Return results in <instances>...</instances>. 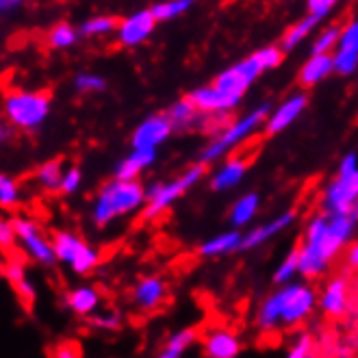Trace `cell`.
I'll return each mask as SVG.
<instances>
[{"instance_id":"cell-1","label":"cell","mask_w":358,"mask_h":358,"mask_svg":"<svg viewBox=\"0 0 358 358\" xmlns=\"http://www.w3.org/2000/svg\"><path fill=\"white\" fill-rule=\"evenodd\" d=\"M358 230V213L350 215H326L315 213L306 226L298 245L300 276L306 280L322 278L330 263L341 255V250L354 241Z\"/></svg>"},{"instance_id":"cell-2","label":"cell","mask_w":358,"mask_h":358,"mask_svg":"<svg viewBox=\"0 0 358 358\" xmlns=\"http://www.w3.org/2000/svg\"><path fill=\"white\" fill-rule=\"evenodd\" d=\"M263 74L261 66L255 61V57H245L237 61L235 66H230L222 70L215 80L210 85L196 87L194 92H189V100L194 102V107L206 115H226L230 111H235L243 96L250 92V87L255 85V80Z\"/></svg>"},{"instance_id":"cell-3","label":"cell","mask_w":358,"mask_h":358,"mask_svg":"<svg viewBox=\"0 0 358 358\" xmlns=\"http://www.w3.org/2000/svg\"><path fill=\"white\" fill-rule=\"evenodd\" d=\"M320 306V293L308 282H291L278 287L259 304L255 324L261 332L291 330L304 324Z\"/></svg>"},{"instance_id":"cell-4","label":"cell","mask_w":358,"mask_h":358,"mask_svg":"<svg viewBox=\"0 0 358 358\" xmlns=\"http://www.w3.org/2000/svg\"><path fill=\"white\" fill-rule=\"evenodd\" d=\"M145 204H148V187H143L139 180L111 178L98 189L90 215L98 228H104L122 217L135 215L139 210L143 213Z\"/></svg>"},{"instance_id":"cell-5","label":"cell","mask_w":358,"mask_h":358,"mask_svg":"<svg viewBox=\"0 0 358 358\" xmlns=\"http://www.w3.org/2000/svg\"><path fill=\"white\" fill-rule=\"evenodd\" d=\"M269 113H271V104L261 102L255 109H250L248 113L230 120L224 129H220V133L206 143V148L200 152V163L202 165H210L217 161L222 163L226 159V155L237 150L239 145H243L248 139H252L259 131H263Z\"/></svg>"},{"instance_id":"cell-6","label":"cell","mask_w":358,"mask_h":358,"mask_svg":"<svg viewBox=\"0 0 358 358\" xmlns=\"http://www.w3.org/2000/svg\"><path fill=\"white\" fill-rule=\"evenodd\" d=\"M322 213H358V152H348L341 157L334 178L328 180L322 192Z\"/></svg>"},{"instance_id":"cell-7","label":"cell","mask_w":358,"mask_h":358,"mask_svg":"<svg viewBox=\"0 0 358 358\" xmlns=\"http://www.w3.org/2000/svg\"><path fill=\"white\" fill-rule=\"evenodd\" d=\"M52 109V100L46 92L37 90H11L5 96L3 111L11 129L33 133L46 124Z\"/></svg>"},{"instance_id":"cell-8","label":"cell","mask_w":358,"mask_h":358,"mask_svg":"<svg viewBox=\"0 0 358 358\" xmlns=\"http://www.w3.org/2000/svg\"><path fill=\"white\" fill-rule=\"evenodd\" d=\"M206 174V165L196 163V165H189L187 170L176 176L174 180H167V182H155L148 187V204L143 208V220L145 222H152L157 217H161L165 210H170L174 206V202L185 196L189 189H194L196 185H200V180Z\"/></svg>"},{"instance_id":"cell-9","label":"cell","mask_w":358,"mask_h":358,"mask_svg":"<svg viewBox=\"0 0 358 358\" xmlns=\"http://www.w3.org/2000/svg\"><path fill=\"white\" fill-rule=\"evenodd\" d=\"M55 257L59 263L68 265L76 276H90V273L100 265V250L85 241L80 235L72 230H59L52 235Z\"/></svg>"},{"instance_id":"cell-10","label":"cell","mask_w":358,"mask_h":358,"mask_svg":"<svg viewBox=\"0 0 358 358\" xmlns=\"http://www.w3.org/2000/svg\"><path fill=\"white\" fill-rule=\"evenodd\" d=\"M13 228H15V241L22 248L27 259L39 265H52L57 261L52 237H48L37 222H33L27 215H20L13 217Z\"/></svg>"},{"instance_id":"cell-11","label":"cell","mask_w":358,"mask_h":358,"mask_svg":"<svg viewBox=\"0 0 358 358\" xmlns=\"http://www.w3.org/2000/svg\"><path fill=\"white\" fill-rule=\"evenodd\" d=\"M155 29H157V17H155L152 9L150 7L137 9L129 15L120 17L115 39L122 48H137L152 37Z\"/></svg>"},{"instance_id":"cell-12","label":"cell","mask_w":358,"mask_h":358,"mask_svg":"<svg viewBox=\"0 0 358 358\" xmlns=\"http://www.w3.org/2000/svg\"><path fill=\"white\" fill-rule=\"evenodd\" d=\"M174 126L167 117V113H152L143 117L131 135V148L133 150H157L167 139L172 137Z\"/></svg>"},{"instance_id":"cell-13","label":"cell","mask_w":358,"mask_h":358,"mask_svg":"<svg viewBox=\"0 0 358 358\" xmlns=\"http://www.w3.org/2000/svg\"><path fill=\"white\" fill-rule=\"evenodd\" d=\"M306 107H308L306 94H291V96H287L280 104H276V107L271 109V113H269V117H267V122L263 126V133L267 137L285 133L289 126H293L302 117Z\"/></svg>"},{"instance_id":"cell-14","label":"cell","mask_w":358,"mask_h":358,"mask_svg":"<svg viewBox=\"0 0 358 358\" xmlns=\"http://www.w3.org/2000/svg\"><path fill=\"white\" fill-rule=\"evenodd\" d=\"M170 296V287H167L165 278L150 273V276H143L135 282L131 291V302L139 313H155L161 308Z\"/></svg>"},{"instance_id":"cell-15","label":"cell","mask_w":358,"mask_h":358,"mask_svg":"<svg viewBox=\"0 0 358 358\" xmlns=\"http://www.w3.org/2000/svg\"><path fill=\"white\" fill-rule=\"evenodd\" d=\"M243 350L241 336L226 326H213L202 334V352L206 358H237Z\"/></svg>"},{"instance_id":"cell-16","label":"cell","mask_w":358,"mask_h":358,"mask_svg":"<svg viewBox=\"0 0 358 358\" xmlns=\"http://www.w3.org/2000/svg\"><path fill=\"white\" fill-rule=\"evenodd\" d=\"M248 167H250V161L245 157H228L224 159L213 172H210L208 176V185L213 192H233V189H237L245 174H248Z\"/></svg>"},{"instance_id":"cell-17","label":"cell","mask_w":358,"mask_h":358,"mask_svg":"<svg viewBox=\"0 0 358 358\" xmlns=\"http://www.w3.org/2000/svg\"><path fill=\"white\" fill-rule=\"evenodd\" d=\"M350 306V285L343 276H332L320 291V308L330 320H339Z\"/></svg>"},{"instance_id":"cell-18","label":"cell","mask_w":358,"mask_h":358,"mask_svg":"<svg viewBox=\"0 0 358 358\" xmlns=\"http://www.w3.org/2000/svg\"><path fill=\"white\" fill-rule=\"evenodd\" d=\"M296 222V213L293 210H285V213L276 215L273 220L265 222V224H259L255 228H250L248 233L243 235V250H255V248H261L263 243H267L269 239H273L276 235L285 233L287 228L293 226Z\"/></svg>"},{"instance_id":"cell-19","label":"cell","mask_w":358,"mask_h":358,"mask_svg":"<svg viewBox=\"0 0 358 358\" xmlns=\"http://www.w3.org/2000/svg\"><path fill=\"white\" fill-rule=\"evenodd\" d=\"M66 306L78 317L92 320L96 313L102 310V296L92 285H78L66 293Z\"/></svg>"},{"instance_id":"cell-20","label":"cell","mask_w":358,"mask_h":358,"mask_svg":"<svg viewBox=\"0 0 358 358\" xmlns=\"http://www.w3.org/2000/svg\"><path fill=\"white\" fill-rule=\"evenodd\" d=\"M243 250V233L241 230L230 228L226 233L208 237L206 241H202L198 245V255L204 259H220V257H228L235 255V252Z\"/></svg>"},{"instance_id":"cell-21","label":"cell","mask_w":358,"mask_h":358,"mask_svg":"<svg viewBox=\"0 0 358 358\" xmlns=\"http://www.w3.org/2000/svg\"><path fill=\"white\" fill-rule=\"evenodd\" d=\"M157 161V150H131L113 167V178L139 180V176Z\"/></svg>"},{"instance_id":"cell-22","label":"cell","mask_w":358,"mask_h":358,"mask_svg":"<svg viewBox=\"0 0 358 358\" xmlns=\"http://www.w3.org/2000/svg\"><path fill=\"white\" fill-rule=\"evenodd\" d=\"M167 117H170L174 131H185V133L202 129L204 120H206V115H202L189 98H180V100L172 102L170 109H167Z\"/></svg>"},{"instance_id":"cell-23","label":"cell","mask_w":358,"mask_h":358,"mask_svg":"<svg viewBox=\"0 0 358 358\" xmlns=\"http://www.w3.org/2000/svg\"><path fill=\"white\" fill-rule=\"evenodd\" d=\"M330 74H334V61L332 55H310L306 63L300 68L298 83L302 87H315L322 80H326Z\"/></svg>"},{"instance_id":"cell-24","label":"cell","mask_w":358,"mask_h":358,"mask_svg":"<svg viewBox=\"0 0 358 358\" xmlns=\"http://www.w3.org/2000/svg\"><path fill=\"white\" fill-rule=\"evenodd\" d=\"M259 208H261V196L257 192H248V194L239 196L233 202V206H230V210H228L230 226H233L235 230H241V228L250 226L252 222H255Z\"/></svg>"},{"instance_id":"cell-25","label":"cell","mask_w":358,"mask_h":358,"mask_svg":"<svg viewBox=\"0 0 358 358\" xmlns=\"http://www.w3.org/2000/svg\"><path fill=\"white\" fill-rule=\"evenodd\" d=\"M320 24H322V20H317V17H313V15H304V17H300L298 22H293L287 31H285V35H282V39H280V48L285 50V55L287 52H291V50H296L298 46H302L304 41L320 29Z\"/></svg>"},{"instance_id":"cell-26","label":"cell","mask_w":358,"mask_h":358,"mask_svg":"<svg viewBox=\"0 0 358 358\" xmlns=\"http://www.w3.org/2000/svg\"><path fill=\"white\" fill-rule=\"evenodd\" d=\"M198 341V330L196 328H180L167 336L163 348L155 354V358H182L187 350Z\"/></svg>"},{"instance_id":"cell-27","label":"cell","mask_w":358,"mask_h":358,"mask_svg":"<svg viewBox=\"0 0 358 358\" xmlns=\"http://www.w3.org/2000/svg\"><path fill=\"white\" fill-rule=\"evenodd\" d=\"M63 163L59 159H50L46 163H41L35 172V182L39 189H44L48 194H61V182H63Z\"/></svg>"},{"instance_id":"cell-28","label":"cell","mask_w":358,"mask_h":358,"mask_svg":"<svg viewBox=\"0 0 358 358\" xmlns=\"http://www.w3.org/2000/svg\"><path fill=\"white\" fill-rule=\"evenodd\" d=\"M117 24H120V20L115 15L98 13V15L87 17L85 22H80L78 31L83 37H107L111 33H117Z\"/></svg>"},{"instance_id":"cell-29","label":"cell","mask_w":358,"mask_h":358,"mask_svg":"<svg viewBox=\"0 0 358 358\" xmlns=\"http://www.w3.org/2000/svg\"><path fill=\"white\" fill-rule=\"evenodd\" d=\"M339 44H341V27L328 24L315 35L310 44V55H334Z\"/></svg>"},{"instance_id":"cell-30","label":"cell","mask_w":358,"mask_h":358,"mask_svg":"<svg viewBox=\"0 0 358 358\" xmlns=\"http://www.w3.org/2000/svg\"><path fill=\"white\" fill-rule=\"evenodd\" d=\"M78 37H80V31L76 27H72L70 22H59L48 31L46 41L52 50H68L76 44Z\"/></svg>"},{"instance_id":"cell-31","label":"cell","mask_w":358,"mask_h":358,"mask_svg":"<svg viewBox=\"0 0 358 358\" xmlns=\"http://www.w3.org/2000/svg\"><path fill=\"white\" fill-rule=\"evenodd\" d=\"M300 273V257H298V248L291 250L289 255L278 263V267L273 269V285L276 287H285V285H291L296 282V276Z\"/></svg>"},{"instance_id":"cell-32","label":"cell","mask_w":358,"mask_h":358,"mask_svg":"<svg viewBox=\"0 0 358 358\" xmlns=\"http://www.w3.org/2000/svg\"><path fill=\"white\" fill-rule=\"evenodd\" d=\"M192 7L194 0H163V3H157L150 9L157 17V22H172V20L185 15Z\"/></svg>"},{"instance_id":"cell-33","label":"cell","mask_w":358,"mask_h":358,"mask_svg":"<svg viewBox=\"0 0 358 358\" xmlns=\"http://www.w3.org/2000/svg\"><path fill=\"white\" fill-rule=\"evenodd\" d=\"M252 57H255V61L259 63L263 74H265L269 70H278L282 66L285 50L280 48V44H273V46H263V48L255 50V52H252Z\"/></svg>"},{"instance_id":"cell-34","label":"cell","mask_w":358,"mask_h":358,"mask_svg":"<svg viewBox=\"0 0 358 358\" xmlns=\"http://www.w3.org/2000/svg\"><path fill=\"white\" fill-rule=\"evenodd\" d=\"M20 200H22V187L13 176L3 174L0 176V206L13 208L20 204Z\"/></svg>"},{"instance_id":"cell-35","label":"cell","mask_w":358,"mask_h":358,"mask_svg":"<svg viewBox=\"0 0 358 358\" xmlns=\"http://www.w3.org/2000/svg\"><path fill=\"white\" fill-rule=\"evenodd\" d=\"M74 90L78 94H102L107 90V80L96 72H80L74 76Z\"/></svg>"},{"instance_id":"cell-36","label":"cell","mask_w":358,"mask_h":358,"mask_svg":"<svg viewBox=\"0 0 358 358\" xmlns=\"http://www.w3.org/2000/svg\"><path fill=\"white\" fill-rule=\"evenodd\" d=\"M92 328L102 330V332H115L122 328V313L115 308H102L90 320Z\"/></svg>"},{"instance_id":"cell-37","label":"cell","mask_w":358,"mask_h":358,"mask_svg":"<svg viewBox=\"0 0 358 358\" xmlns=\"http://www.w3.org/2000/svg\"><path fill=\"white\" fill-rule=\"evenodd\" d=\"M332 61H334V74L354 76L358 72V52L336 48V52L332 55Z\"/></svg>"},{"instance_id":"cell-38","label":"cell","mask_w":358,"mask_h":358,"mask_svg":"<svg viewBox=\"0 0 358 358\" xmlns=\"http://www.w3.org/2000/svg\"><path fill=\"white\" fill-rule=\"evenodd\" d=\"M287 358H315L313 352V339L306 332H300L291 339L287 348Z\"/></svg>"},{"instance_id":"cell-39","label":"cell","mask_w":358,"mask_h":358,"mask_svg":"<svg viewBox=\"0 0 358 358\" xmlns=\"http://www.w3.org/2000/svg\"><path fill=\"white\" fill-rule=\"evenodd\" d=\"M339 48L350 50V52H358V15L352 17L345 27H341V44Z\"/></svg>"},{"instance_id":"cell-40","label":"cell","mask_w":358,"mask_h":358,"mask_svg":"<svg viewBox=\"0 0 358 358\" xmlns=\"http://www.w3.org/2000/svg\"><path fill=\"white\" fill-rule=\"evenodd\" d=\"M80 185H83V172L78 170V167H68L66 174H63L61 194L72 196V194H76V192H78Z\"/></svg>"},{"instance_id":"cell-41","label":"cell","mask_w":358,"mask_h":358,"mask_svg":"<svg viewBox=\"0 0 358 358\" xmlns=\"http://www.w3.org/2000/svg\"><path fill=\"white\" fill-rule=\"evenodd\" d=\"M334 7H336L334 0H308V3H306V13L324 22V17H328L334 11Z\"/></svg>"},{"instance_id":"cell-42","label":"cell","mask_w":358,"mask_h":358,"mask_svg":"<svg viewBox=\"0 0 358 358\" xmlns=\"http://www.w3.org/2000/svg\"><path fill=\"white\" fill-rule=\"evenodd\" d=\"M5 276H7V280L15 287L17 282H22L24 278H29V273H27V269H24L22 261L11 259V261L5 265Z\"/></svg>"},{"instance_id":"cell-43","label":"cell","mask_w":358,"mask_h":358,"mask_svg":"<svg viewBox=\"0 0 358 358\" xmlns=\"http://www.w3.org/2000/svg\"><path fill=\"white\" fill-rule=\"evenodd\" d=\"M13 243H17L15 241V228H13V220H3L0 222V245H3L5 250L9 248V245H13Z\"/></svg>"},{"instance_id":"cell-44","label":"cell","mask_w":358,"mask_h":358,"mask_svg":"<svg viewBox=\"0 0 358 358\" xmlns=\"http://www.w3.org/2000/svg\"><path fill=\"white\" fill-rule=\"evenodd\" d=\"M13 289H15V293H17V298L22 300L24 304H29V302L35 300V285L31 282V278H24L22 282H17Z\"/></svg>"},{"instance_id":"cell-45","label":"cell","mask_w":358,"mask_h":358,"mask_svg":"<svg viewBox=\"0 0 358 358\" xmlns=\"http://www.w3.org/2000/svg\"><path fill=\"white\" fill-rule=\"evenodd\" d=\"M52 358H83V356H80V350L74 343H61V345L55 348Z\"/></svg>"},{"instance_id":"cell-46","label":"cell","mask_w":358,"mask_h":358,"mask_svg":"<svg viewBox=\"0 0 358 358\" xmlns=\"http://www.w3.org/2000/svg\"><path fill=\"white\" fill-rule=\"evenodd\" d=\"M345 265L350 269H358V239H354L345 250Z\"/></svg>"},{"instance_id":"cell-47","label":"cell","mask_w":358,"mask_h":358,"mask_svg":"<svg viewBox=\"0 0 358 358\" xmlns=\"http://www.w3.org/2000/svg\"><path fill=\"white\" fill-rule=\"evenodd\" d=\"M20 7H22V3H20V0H0V13H3L5 17L7 15H13L15 9H20Z\"/></svg>"},{"instance_id":"cell-48","label":"cell","mask_w":358,"mask_h":358,"mask_svg":"<svg viewBox=\"0 0 358 358\" xmlns=\"http://www.w3.org/2000/svg\"><path fill=\"white\" fill-rule=\"evenodd\" d=\"M11 135H13V129H11L9 124H5L3 129H0V139H3V141H7V139H9Z\"/></svg>"}]
</instances>
